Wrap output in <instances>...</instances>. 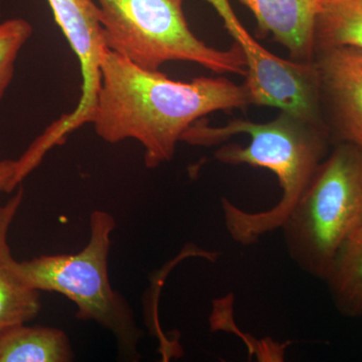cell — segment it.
<instances>
[{"instance_id":"1","label":"cell","mask_w":362,"mask_h":362,"mask_svg":"<svg viewBox=\"0 0 362 362\" xmlns=\"http://www.w3.org/2000/svg\"><path fill=\"white\" fill-rule=\"evenodd\" d=\"M101 73L90 124L104 141L139 142L147 168L170 161L185 133L204 117L251 105L245 84L225 77L175 81L110 49L105 54Z\"/></svg>"},{"instance_id":"2","label":"cell","mask_w":362,"mask_h":362,"mask_svg":"<svg viewBox=\"0 0 362 362\" xmlns=\"http://www.w3.org/2000/svg\"><path fill=\"white\" fill-rule=\"evenodd\" d=\"M239 134L249 136V145H223L214 152V158L226 165L268 169L277 176L282 190L275 206L258 213H250L228 199H221L228 235L237 244L250 247L282 228L317 168L329 153L332 137L323 124L280 111L275 119L264 123L235 119L225 126L214 127L202 119L185 133L181 141L195 146H214Z\"/></svg>"},{"instance_id":"3","label":"cell","mask_w":362,"mask_h":362,"mask_svg":"<svg viewBox=\"0 0 362 362\" xmlns=\"http://www.w3.org/2000/svg\"><path fill=\"white\" fill-rule=\"evenodd\" d=\"M362 225V149L337 142L282 228L302 272L324 281L343 244Z\"/></svg>"},{"instance_id":"4","label":"cell","mask_w":362,"mask_h":362,"mask_svg":"<svg viewBox=\"0 0 362 362\" xmlns=\"http://www.w3.org/2000/svg\"><path fill=\"white\" fill-rule=\"evenodd\" d=\"M116 228L112 214L95 211L90 216V238L75 254L42 255L16 264L26 284L40 292L64 295L77 307L80 320L94 321L115 337L121 356L139 358L143 337L134 313L109 281L108 256L111 235Z\"/></svg>"},{"instance_id":"5","label":"cell","mask_w":362,"mask_h":362,"mask_svg":"<svg viewBox=\"0 0 362 362\" xmlns=\"http://www.w3.org/2000/svg\"><path fill=\"white\" fill-rule=\"evenodd\" d=\"M185 0H98L105 42L135 65L156 71L168 62H188L225 75H247L237 42L226 51L209 47L190 30Z\"/></svg>"},{"instance_id":"6","label":"cell","mask_w":362,"mask_h":362,"mask_svg":"<svg viewBox=\"0 0 362 362\" xmlns=\"http://www.w3.org/2000/svg\"><path fill=\"white\" fill-rule=\"evenodd\" d=\"M214 9L244 52L247 64L244 84L250 103L277 108L304 120L323 124L318 71L314 61L297 62L272 54L247 32L228 0Z\"/></svg>"},{"instance_id":"7","label":"cell","mask_w":362,"mask_h":362,"mask_svg":"<svg viewBox=\"0 0 362 362\" xmlns=\"http://www.w3.org/2000/svg\"><path fill=\"white\" fill-rule=\"evenodd\" d=\"M71 51L80 62L82 95L70 114L59 117L32 143L30 153L44 159L54 147L63 145L66 137L85 124L92 123L98 94L101 88V66L108 51L99 8L93 0H47Z\"/></svg>"},{"instance_id":"8","label":"cell","mask_w":362,"mask_h":362,"mask_svg":"<svg viewBox=\"0 0 362 362\" xmlns=\"http://www.w3.org/2000/svg\"><path fill=\"white\" fill-rule=\"evenodd\" d=\"M321 113L331 137L362 149V51L325 47L314 57Z\"/></svg>"},{"instance_id":"9","label":"cell","mask_w":362,"mask_h":362,"mask_svg":"<svg viewBox=\"0 0 362 362\" xmlns=\"http://www.w3.org/2000/svg\"><path fill=\"white\" fill-rule=\"evenodd\" d=\"M257 21L259 37L271 35L293 61L313 62L317 18L324 0H239Z\"/></svg>"},{"instance_id":"10","label":"cell","mask_w":362,"mask_h":362,"mask_svg":"<svg viewBox=\"0 0 362 362\" xmlns=\"http://www.w3.org/2000/svg\"><path fill=\"white\" fill-rule=\"evenodd\" d=\"M23 189L0 206V335L14 326L39 315L40 292L30 287L18 274V261L11 255L8 233L23 204Z\"/></svg>"},{"instance_id":"11","label":"cell","mask_w":362,"mask_h":362,"mask_svg":"<svg viewBox=\"0 0 362 362\" xmlns=\"http://www.w3.org/2000/svg\"><path fill=\"white\" fill-rule=\"evenodd\" d=\"M74 359L68 335L49 326H14L0 335V362H68Z\"/></svg>"},{"instance_id":"12","label":"cell","mask_w":362,"mask_h":362,"mask_svg":"<svg viewBox=\"0 0 362 362\" xmlns=\"http://www.w3.org/2000/svg\"><path fill=\"white\" fill-rule=\"evenodd\" d=\"M323 282L340 314L362 316V225L338 251Z\"/></svg>"},{"instance_id":"13","label":"cell","mask_w":362,"mask_h":362,"mask_svg":"<svg viewBox=\"0 0 362 362\" xmlns=\"http://www.w3.org/2000/svg\"><path fill=\"white\" fill-rule=\"evenodd\" d=\"M315 42L316 51L337 47L362 51V0H324Z\"/></svg>"},{"instance_id":"14","label":"cell","mask_w":362,"mask_h":362,"mask_svg":"<svg viewBox=\"0 0 362 362\" xmlns=\"http://www.w3.org/2000/svg\"><path fill=\"white\" fill-rule=\"evenodd\" d=\"M33 32L32 25L23 18L0 23V100L13 81L18 54Z\"/></svg>"},{"instance_id":"15","label":"cell","mask_w":362,"mask_h":362,"mask_svg":"<svg viewBox=\"0 0 362 362\" xmlns=\"http://www.w3.org/2000/svg\"><path fill=\"white\" fill-rule=\"evenodd\" d=\"M16 160L0 161V192H11L16 189L13 185Z\"/></svg>"}]
</instances>
